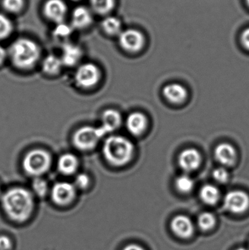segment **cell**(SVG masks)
<instances>
[{
  "mask_svg": "<svg viewBox=\"0 0 249 250\" xmlns=\"http://www.w3.org/2000/svg\"><path fill=\"white\" fill-rule=\"evenodd\" d=\"M1 207L10 220L16 223L27 221L35 208L33 195L22 188H13L4 192L1 197Z\"/></svg>",
  "mask_w": 249,
  "mask_h": 250,
  "instance_id": "6da1fadb",
  "label": "cell"
},
{
  "mask_svg": "<svg viewBox=\"0 0 249 250\" xmlns=\"http://www.w3.org/2000/svg\"><path fill=\"white\" fill-rule=\"evenodd\" d=\"M133 142L121 135H109L102 145L104 158L114 166L121 167L130 163L134 154Z\"/></svg>",
  "mask_w": 249,
  "mask_h": 250,
  "instance_id": "7a4b0ae2",
  "label": "cell"
},
{
  "mask_svg": "<svg viewBox=\"0 0 249 250\" xmlns=\"http://www.w3.org/2000/svg\"><path fill=\"white\" fill-rule=\"evenodd\" d=\"M7 54L15 67L26 70L36 64L39 60L40 51L34 41L20 38L12 43Z\"/></svg>",
  "mask_w": 249,
  "mask_h": 250,
  "instance_id": "3957f363",
  "label": "cell"
},
{
  "mask_svg": "<svg viewBox=\"0 0 249 250\" xmlns=\"http://www.w3.org/2000/svg\"><path fill=\"white\" fill-rule=\"evenodd\" d=\"M51 156L42 148H35L26 153L22 161V167L26 174L41 177L51 167Z\"/></svg>",
  "mask_w": 249,
  "mask_h": 250,
  "instance_id": "277c9868",
  "label": "cell"
},
{
  "mask_svg": "<svg viewBox=\"0 0 249 250\" xmlns=\"http://www.w3.org/2000/svg\"><path fill=\"white\" fill-rule=\"evenodd\" d=\"M105 136L100 126L86 125L78 128L73 134V145L80 151H89L95 148Z\"/></svg>",
  "mask_w": 249,
  "mask_h": 250,
  "instance_id": "5b68a950",
  "label": "cell"
},
{
  "mask_svg": "<svg viewBox=\"0 0 249 250\" xmlns=\"http://www.w3.org/2000/svg\"><path fill=\"white\" fill-rule=\"evenodd\" d=\"M100 72L92 63H85L77 67L75 73V82L83 89L93 87L99 82Z\"/></svg>",
  "mask_w": 249,
  "mask_h": 250,
  "instance_id": "8992f818",
  "label": "cell"
},
{
  "mask_svg": "<svg viewBox=\"0 0 249 250\" xmlns=\"http://www.w3.org/2000/svg\"><path fill=\"white\" fill-rule=\"evenodd\" d=\"M76 187L67 182H58L51 188V196L52 201L58 206H67L74 201L76 195Z\"/></svg>",
  "mask_w": 249,
  "mask_h": 250,
  "instance_id": "52a82bcc",
  "label": "cell"
},
{
  "mask_svg": "<svg viewBox=\"0 0 249 250\" xmlns=\"http://www.w3.org/2000/svg\"><path fill=\"white\" fill-rule=\"evenodd\" d=\"M225 208L233 214H243L249 208V196L242 190H232L225 195L224 199Z\"/></svg>",
  "mask_w": 249,
  "mask_h": 250,
  "instance_id": "ba28073f",
  "label": "cell"
},
{
  "mask_svg": "<svg viewBox=\"0 0 249 250\" xmlns=\"http://www.w3.org/2000/svg\"><path fill=\"white\" fill-rule=\"evenodd\" d=\"M144 36L135 29H127L119 34V44L124 50L137 52L144 45Z\"/></svg>",
  "mask_w": 249,
  "mask_h": 250,
  "instance_id": "9c48e42d",
  "label": "cell"
},
{
  "mask_svg": "<svg viewBox=\"0 0 249 250\" xmlns=\"http://www.w3.org/2000/svg\"><path fill=\"white\" fill-rule=\"evenodd\" d=\"M201 163V154L195 148H187L181 151L178 157V164L185 173H191L197 170Z\"/></svg>",
  "mask_w": 249,
  "mask_h": 250,
  "instance_id": "30bf717a",
  "label": "cell"
},
{
  "mask_svg": "<svg viewBox=\"0 0 249 250\" xmlns=\"http://www.w3.org/2000/svg\"><path fill=\"white\" fill-rule=\"evenodd\" d=\"M122 124V117L116 110L109 108L102 113L101 117V129L105 135L112 133L118 129Z\"/></svg>",
  "mask_w": 249,
  "mask_h": 250,
  "instance_id": "8fae6325",
  "label": "cell"
},
{
  "mask_svg": "<svg viewBox=\"0 0 249 250\" xmlns=\"http://www.w3.org/2000/svg\"><path fill=\"white\" fill-rule=\"evenodd\" d=\"M171 230L178 237L188 239L194 233V227L192 220L185 215H178L172 219Z\"/></svg>",
  "mask_w": 249,
  "mask_h": 250,
  "instance_id": "7c38bea8",
  "label": "cell"
},
{
  "mask_svg": "<svg viewBox=\"0 0 249 250\" xmlns=\"http://www.w3.org/2000/svg\"><path fill=\"white\" fill-rule=\"evenodd\" d=\"M214 157L223 167H230L236 162L237 151L233 146L228 143H222L215 148Z\"/></svg>",
  "mask_w": 249,
  "mask_h": 250,
  "instance_id": "4fadbf2b",
  "label": "cell"
},
{
  "mask_svg": "<svg viewBox=\"0 0 249 250\" xmlns=\"http://www.w3.org/2000/svg\"><path fill=\"white\" fill-rule=\"evenodd\" d=\"M67 7L63 0H48L44 6V13L50 20L61 23L67 14Z\"/></svg>",
  "mask_w": 249,
  "mask_h": 250,
  "instance_id": "5bb4252c",
  "label": "cell"
},
{
  "mask_svg": "<svg viewBox=\"0 0 249 250\" xmlns=\"http://www.w3.org/2000/svg\"><path fill=\"white\" fill-rule=\"evenodd\" d=\"M148 120L144 114L140 112H133L129 114L126 120V127L130 134L139 136L146 131Z\"/></svg>",
  "mask_w": 249,
  "mask_h": 250,
  "instance_id": "9a60e30c",
  "label": "cell"
},
{
  "mask_svg": "<svg viewBox=\"0 0 249 250\" xmlns=\"http://www.w3.org/2000/svg\"><path fill=\"white\" fill-rule=\"evenodd\" d=\"M79 160L75 154L65 153L61 154L57 160V169L61 174L70 176L77 172Z\"/></svg>",
  "mask_w": 249,
  "mask_h": 250,
  "instance_id": "2e32d148",
  "label": "cell"
},
{
  "mask_svg": "<svg viewBox=\"0 0 249 250\" xmlns=\"http://www.w3.org/2000/svg\"><path fill=\"white\" fill-rule=\"evenodd\" d=\"M163 95L171 104H182L187 98V91L179 83H171L164 87Z\"/></svg>",
  "mask_w": 249,
  "mask_h": 250,
  "instance_id": "e0dca14e",
  "label": "cell"
},
{
  "mask_svg": "<svg viewBox=\"0 0 249 250\" xmlns=\"http://www.w3.org/2000/svg\"><path fill=\"white\" fill-rule=\"evenodd\" d=\"M82 57V51L77 45L70 42L64 44L61 51V58L63 65L73 67L76 65Z\"/></svg>",
  "mask_w": 249,
  "mask_h": 250,
  "instance_id": "ac0fdd59",
  "label": "cell"
},
{
  "mask_svg": "<svg viewBox=\"0 0 249 250\" xmlns=\"http://www.w3.org/2000/svg\"><path fill=\"white\" fill-rule=\"evenodd\" d=\"M92 22V15L89 9L82 6L75 9L72 16L73 27L82 29L90 25Z\"/></svg>",
  "mask_w": 249,
  "mask_h": 250,
  "instance_id": "d6986e66",
  "label": "cell"
},
{
  "mask_svg": "<svg viewBox=\"0 0 249 250\" xmlns=\"http://www.w3.org/2000/svg\"><path fill=\"white\" fill-rule=\"evenodd\" d=\"M220 195L219 189L214 185H204L200 191V198L207 205L213 206L217 204L220 199Z\"/></svg>",
  "mask_w": 249,
  "mask_h": 250,
  "instance_id": "ffe728a7",
  "label": "cell"
},
{
  "mask_svg": "<svg viewBox=\"0 0 249 250\" xmlns=\"http://www.w3.org/2000/svg\"><path fill=\"white\" fill-rule=\"evenodd\" d=\"M63 63L60 57L54 54H50L42 62V70L46 74L54 75L58 73L62 68Z\"/></svg>",
  "mask_w": 249,
  "mask_h": 250,
  "instance_id": "44dd1931",
  "label": "cell"
},
{
  "mask_svg": "<svg viewBox=\"0 0 249 250\" xmlns=\"http://www.w3.org/2000/svg\"><path fill=\"white\" fill-rule=\"evenodd\" d=\"M104 30L109 34L114 35L120 34L121 32V23L119 19L114 16H109L104 19L102 23Z\"/></svg>",
  "mask_w": 249,
  "mask_h": 250,
  "instance_id": "7402d4cb",
  "label": "cell"
},
{
  "mask_svg": "<svg viewBox=\"0 0 249 250\" xmlns=\"http://www.w3.org/2000/svg\"><path fill=\"white\" fill-rule=\"evenodd\" d=\"M194 180L189 175L183 174L175 180V187L181 193H189L194 188Z\"/></svg>",
  "mask_w": 249,
  "mask_h": 250,
  "instance_id": "603a6c76",
  "label": "cell"
},
{
  "mask_svg": "<svg viewBox=\"0 0 249 250\" xmlns=\"http://www.w3.org/2000/svg\"><path fill=\"white\" fill-rule=\"evenodd\" d=\"M32 192L37 196L43 198L49 192V185L46 180L41 177L34 178L32 183Z\"/></svg>",
  "mask_w": 249,
  "mask_h": 250,
  "instance_id": "cb8c5ba5",
  "label": "cell"
},
{
  "mask_svg": "<svg viewBox=\"0 0 249 250\" xmlns=\"http://www.w3.org/2000/svg\"><path fill=\"white\" fill-rule=\"evenodd\" d=\"M94 10L99 14H106L114 8V0H90Z\"/></svg>",
  "mask_w": 249,
  "mask_h": 250,
  "instance_id": "d4e9b609",
  "label": "cell"
},
{
  "mask_svg": "<svg viewBox=\"0 0 249 250\" xmlns=\"http://www.w3.org/2000/svg\"><path fill=\"white\" fill-rule=\"evenodd\" d=\"M197 223H198L199 228L202 230L208 231L214 227L216 219L211 213L204 212L199 216Z\"/></svg>",
  "mask_w": 249,
  "mask_h": 250,
  "instance_id": "484cf974",
  "label": "cell"
},
{
  "mask_svg": "<svg viewBox=\"0 0 249 250\" xmlns=\"http://www.w3.org/2000/svg\"><path fill=\"white\" fill-rule=\"evenodd\" d=\"M13 24L5 15L0 13V40L4 39L11 33Z\"/></svg>",
  "mask_w": 249,
  "mask_h": 250,
  "instance_id": "4316f807",
  "label": "cell"
},
{
  "mask_svg": "<svg viewBox=\"0 0 249 250\" xmlns=\"http://www.w3.org/2000/svg\"><path fill=\"white\" fill-rule=\"evenodd\" d=\"M2 5L7 11L17 13L23 7V0H3Z\"/></svg>",
  "mask_w": 249,
  "mask_h": 250,
  "instance_id": "83f0119b",
  "label": "cell"
},
{
  "mask_svg": "<svg viewBox=\"0 0 249 250\" xmlns=\"http://www.w3.org/2000/svg\"><path fill=\"white\" fill-rule=\"evenodd\" d=\"M72 27L66 23H58L57 27L54 29V35L57 38H66L70 36L72 33Z\"/></svg>",
  "mask_w": 249,
  "mask_h": 250,
  "instance_id": "f1b7e54d",
  "label": "cell"
},
{
  "mask_svg": "<svg viewBox=\"0 0 249 250\" xmlns=\"http://www.w3.org/2000/svg\"><path fill=\"white\" fill-rule=\"evenodd\" d=\"M89 184H90L89 176L86 173H80L75 178L73 185L76 187V189H83L87 188Z\"/></svg>",
  "mask_w": 249,
  "mask_h": 250,
  "instance_id": "f546056e",
  "label": "cell"
},
{
  "mask_svg": "<svg viewBox=\"0 0 249 250\" xmlns=\"http://www.w3.org/2000/svg\"><path fill=\"white\" fill-rule=\"evenodd\" d=\"M213 177L218 183L225 184L229 180L230 175L225 167H220L213 170Z\"/></svg>",
  "mask_w": 249,
  "mask_h": 250,
  "instance_id": "4dcf8cb0",
  "label": "cell"
},
{
  "mask_svg": "<svg viewBox=\"0 0 249 250\" xmlns=\"http://www.w3.org/2000/svg\"><path fill=\"white\" fill-rule=\"evenodd\" d=\"M13 248V243H12L10 239L7 236H0V250H11Z\"/></svg>",
  "mask_w": 249,
  "mask_h": 250,
  "instance_id": "1f68e13d",
  "label": "cell"
},
{
  "mask_svg": "<svg viewBox=\"0 0 249 250\" xmlns=\"http://www.w3.org/2000/svg\"><path fill=\"white\" fill-rule=\"evenodd\" d=\"M241 41H242L243 45L247 49L249 50V28L245 29L244 32H243L242 36H241Z\"/></svg>",
  "mask_w": 249,
  "mask_h": 250,
  "instance_id": "d6a6232c",
  "label": "cell"
},
{
  "mask_svg": "<svg viewBox=\"0 0 249 250\" xmlns=\"http://www.w3.org/2000/svg\"><path fill=\"white\" fill-rule=\"evenodd\" d=\"M122 250H146L143 247L140 245H137V244H130L124 247V249Z\"/></svg>",
  "mask_w": 249,
  "mask_h": 250,
  "instance_id": "836d02e7",
  "label": "cell"
},
{
  "mask_svg": "<svg viewBox=\"0 0 249 250\" xmlns=\"http://www.w3.org/2000/svg\"><path fill=\"white\" fill-rule=\"evenodd\" d=\"M7 55L8 54H7V51H6L5 48L0 45V65L4 62L5 59L7 58Z\"/></svg>",
  "mask_w": 249,
  "mask_h": 250,
  "instance_id": "e575fe53",
  "label": "cell"
},
{
  "mask_svg": "<svg viewBox=\"0 0 249 250\" xmlns=\"http://www.w3.org/2000/svg\"><path fill=\"white\" fill-rule=\"evenodd\" d=\"M236 250H249L246 249V248H238V249H237Z\"/></svg>",
  "mask_w": 249,
  "mask_h": 250,
  "instance_id": "d590c367",
  "label": "cell"
},
{
  "mask_svg": "<svg viewBox=\"0 0 249 250\" xmlns=\"http://www.w3.org/2000/svg\"><path fill=\"white\" fill-rule=\"evenodd\" d=\"M247 3H248V4L249 5V0H247Z\"/></svg>",
  "mask_w": 249,
  "mask_h": 250,
  "instance_id": "8d00e7d4",
  "label": "cell"
},
{
  "mask_svg": "<svg viewBox=\"0 0 249 250\" xmlns=\"http://www.w3.org/2000/svg\"><path fill=\"white\" fill-rule=\"evenodd\" d=\"M0 195H1V188H0Z\"/></svg>",
  "mask_w": 249,
  "mask_h": 250,
  "instance_id": "74e56055",
  "label": "cell"
}]
</instances>
